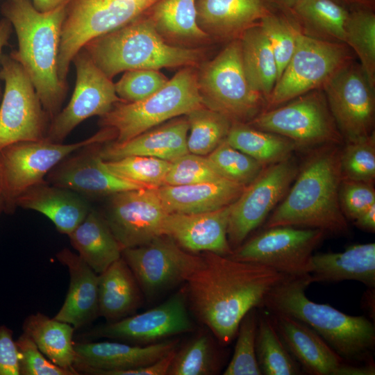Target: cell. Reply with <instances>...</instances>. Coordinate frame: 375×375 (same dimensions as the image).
Returning <instances> with one entry per match:
<instances>
[{"mask_svg":"<svg viewBox=\"0 0 375 375\" xmlns=\"http://www.w3.org/2000/svg\"><path fill=\"white\" fill-rule=\"evenodd\" d=\"M168 214L158 188H146L110 196L102 215L124 249L144 244L164 235Z\"/></svg>","mask_w":375,"mask_h":375,"instance_id":"18","label":"cell"},{"mask_svg":"<svg viewBox=\"0 0 375 375\" xmlns=\"http://www.w3.org/2000/svg\"><path fill=\"white\" fill-rule=\"evenodd\" d=\"M101 143H95L74 151L47 174L46 181L85 198L110 197L123 191L147 188L109 172L101 157Z\"/></svg>","mask_w":375,"mask_h":375,"instance_id":"21","label":"cell"},{"mask_svg":"<svg viewBox=\"0 0 375 375\" xmlns=\"http://www.w3.org/2000/svg\"><path fill=\"white\" fill-rule=\"evenodd\" d=\"M299 167L292 156L266 166L231 204L227 238L233 251L243 243L281 201L294 181Z\"/></svg>","mask_w":375,"mask_h":375,"instance_id":"15","label":"cell"},{"mask_svg":"<svg viewBox=\"0 0 375 375\" xmlns=\"http://www.w3.org/2000/svg\"><path fill=\"white\" fill-rule=\"evenodd\" d=\"M0 65V78L4 81L0 151L15 142L44 140L50 120L29 76L10 54L2 55Z\"/></svg>","mask_w":375,"mask_h":375,"instance_id":"12","label":"cell"},{"mask_svg":"<svg viewBox=\"0 0 375 375\" xmlns=\"http://www.w3.org/2000/svg\"><path fill=\"white\" fill-rule=\"evenodd\" d=\"M283 343L305 372L312 375H374V362L363 365L347 361L320 335L290 316L271 312Z\"/></svg>","mask_w":375,"mask_h":375,"instance_id":"20","label":"cell"},{"mask_svg":"<svg viewBox=\"0 0 375 375\" xmlns=\"http://www.w3.org/2000/svg\"><path fill=\"white\" fill-rule=\"evenodd\" d=\"M300 0H269L272 7L281 12H287Z\"/></svg>","mask_w":375,"mask_h":375,"instance_id":"55","label":"cell"},{"mask_svg":"<svg viewBox=\"0 0 375 375\" xmlns=\"http://www.w3.org/2000/svg\"><path fill=\"white\" fill-rule=\"evenodd\" d=\"M192 329L193 325L183 290L155 308L97 326L85 333L84 336L115 339L146 345L190 332Z\"/></svg>","mask_w":375,"mask_h":375,"instance_id":"19","label":"cell"},{"mask_svg":"<svg viewBox=\"0 0 375 375\" xmlns=\"http://www.w3.org/2000/svg\"><path fill=\"white\" fill-rule=\"evenodd\" d=\"M339 201L347 219L354 221L375 203L373 184L342 179L339 188Z\"/></svg>","mask_w":375,"mask_h":375,"instance_id":"49","label":"cell"},{"mask_svg":"<svg viewBox=\"0 0 375 375\" xmlns=\"http://www.w3.org/2000/svg\"><path fill=\"white\" fill-rule=\"evenodd\" d=\"M15 206L43 214L53 223L58 231L67 235L83 221L91 209L83 196L47 181L25 190L16 199Z\"/></svg>","mask_w":375,"mask_h":375,"instance_id":"27","label":"cell"},{"mask_svg":"<svg viewBox=\"0 0 375 375\" xmlns=\"http://www.w3.org/2000/svg\"><path fill=\"white\" fill-rule=\"evenodd\" d=\"M325 235L317 228H267L242 243L228 257L265 265L288 276H306L310 271L313 252Z\"/></svg>","mask_w":375,"mask_h":375,"instance_id":"13","label":"cell"},{"mask_svg":"<svg viewBox=\"0 0 375 375\" xmlns=\"http://www.w3.org/2000/svg\"><path fill=\"white\" fill-rule=\"evenodd\" d=\"M22 330L49 360L60 367L76 372L74 369L75 328L71 324L37 312L24 319Z\"/></svg>","mask_w":375,"mask_h":375,"instance_id":"33","label":"cell"},{"mask_svg":"<svg viewBox=\"0 0 375 375\" xmlns=\"http://www.w3.org/2000/svg\"><path fill=\"white\" fill-rule=\"evenodd\" d=\"M12 26L10 22L6 18L0 21V62L2 57V50L8 44L12 33ZM1 79V78H0ZM2 91L0 84V99L2 97Z\"/></svg>","mask_w":375,"mask_h":375,"instance_id":"54","label":"cell"},{"mask_svg":"<svg viewBox=\"0 0 375 375\" xmlns=\"http://www.w3.org/2000/svg\"><path fill=\"white\" fill-rule=\"evenodd\" d=\"M221 178H224L206 156L188 152L172 162L163 185H192Z\"/></svg>","mask_w":375,"mask_h":375,"instance_id":"46","label":"cell"},{"mask_svg":"<svg viewBox=\"0 0 375 375\" xmlns=\"http://www.w3.org/2000/svg\"><path fill=\"white\" fill-rule=\"evenodd\" d=\"M202 104L233 123H249L265 110L266 100L253 90L244 71L240 41L231 40L197 74Z\"/></svg>","mask_w":375,"mask_h":375,"instance_id":"7","label":"cell"},{"mask_svg":"<svg viewBox=\"0 0 375 375\" xmlns=\"http://www.w3.org/2000/svg\"><path fill=\"white\" fill-rule=\"evenodd\" d=\"M176 349L158 360L149 365L121 371L115 375H165L167 374Z\"/></svg>","mask_w":375,"mask_h":375,"instance_id":"51","label":"cell"},{"mask_svg":"<svg viewBox=\"0 0 375 375\" xmlns=\"http://www.w3.org/2000/svg\"><path fill=\"white\" fill-rule=\"evenodd\" d=\"M56 257L67 268L69 285L65 301L53 317L80 329L99 316V274L67 248L58 251Z\"/></svg>","mask_w":375,"mask_h":375,"instance_id":"25","label":"cell"},{"mask_svg":"<svg viewBox=\"0 0 375 375\" xmlns=\"http://www.w3.org/2000/svg\"><path fill=\"white\" fill-rule=\"evenodd\" d=\"M12 331L0 326V375H20L19 356Z\"/></svg>","mask_w":375,"mask_h":375,"instance_id":"50","label":"cell"},{"mask_svg":"<svg viewBox=\"0 0 375 375\" xmlns=\"http://www.w3.org/2000/svg\"><path fill=\"white\" fill-rule=\"evenodd\" d=\"M242 61L251 88L267 100L278 78V68L270 44L259 24L240 36Z\"/></svg>","mask_w":375,"mask_h":375,"instance_id":"34","label":"cell"},{"mask_svg":"<svg viewBox=\"0 0 375 375\" xmlns=\"http://www.w3.org/2000/svg\"><path fill=\"white\" fill-rule=\"evenodd\" d=\"M346 280L357 281L374 288V243L353 244L342 252L313 253L308 274L310 284Z\"/></svg>","mask_w":375,"mask_h":375,"instance_id":"29","label":"cell"},{"mask_svg":"<svg viewBox=\"0 0 375 375\" xmlns=\"http://www.w3.org/2000/svg\"><path fill=\"white\" fill-rule=\"evenodd\" d=\"M67 6L42 12L31 0H6L1 6V13L17 38L18 48L10 55L29 76L50 122L61 110L67 90L57 67Z\"/></svg>","mask_w":375,"mask_h":375,"instance_id":"3","label":"cell"},{"mask_svg":"<svg viewBox=\"0 0 375 375\" xmlns=\"http://www.w3.org/2000/svg\"><path fill=\"white\" fill-rule=\"evenodd\" d=\"M285 13L304 35L344 43L345 25L349 10L341 0H300Z\"/></svg>","mask_w":375,"mask_h":375,"instance_id":"32","label":"cell"},{"mask_svg":"<svg viewBox=\"0 0 375 375\" xmlns=\"http://www.w3.org/2000/svg\"><path fill=\"white\" fill-rule=\"evenodd\" d=\"M158 0H75L67 6L58 54V74L66 83L73 58L90 40L143 16Z\"/></svg>","mask_w":375,"mask_h":375,"instance_id":"9","label":"cell"},{"mask_svg":"<svg viewBox=\"0 0 375 375\" xmlns=\"http://www.w3.org/2000/svg\"><path fill=\"white\" fill-rule=\"evenodd\" d=\"M258 313L249 310L241 320L234 353L224 370V375H261L256 352Z\"/></svg>","mask_w":375,"mask_h":375,"instance_id":"44","label":"cell"},{"mask_svg":"<svg viewBox=\"0 0 375 375\" xmlns=\"http://www.w3.org/2000/svg\"><path fill=\"white\" fill-rule=\"evenodd\" d=\"M5 210V201L0 190V213Z\"/></svg>","mask_w":375,"mask_h":375,"instance_id":"56","label":"cell"},{"mask_svg":"<svg viewBox=\"0 0 375 375\" xmlns=\"http://www.w3.org/2000/svg\"><path fill=\"white\" fill-rule=\"evenodd\" d=\"M142 292L127 263L121 257L99 274V314L108 322L135 314Z\"/></svg>","mask_w":375,"mask_h":375,"instance_id":"30","label":"cell"},{"mask_svg":"<svg viewBox=\"0 0 375 375\" xmlns=\"http://www.w3.org/2000/svg\"><path fill=\"white\" fill-rule=\"evenodd\" d=\"M122 257L149 300L185 283L202 260L201 256L188 253L167 235L124 249Z\"/></svg>","mask_w":375,"mask_h":375,"instance_id":"14","label":"cell"},{"mask_svg":"<svg viewBox=\"0 0 375 375\" xmlns=\"http://www.w3.org/2000/svg\"><path fill=\"white\" fill-rule=\"evenodd\" d=\"M374 89L360 65L351 61L324 85L322 90L345 143L363 139L374 132Z\"/></svg>","mask_w":375,"mask_h":375,"instance_id":"17","label":"cell"},{"mask_svg":"<svg viewBox=\"0 0 375 375\" xmlns=\"http://www.w3.org/2000/svg\"><path fill=\"white\" fill-rule=\"evenodd\" d=\"M115 138L112 129L102 127L91 137L74 143H58L44 139L18 142L3 148L0 151V190L5 201V210L12 212L15 200L22 193L46 182L47 174L74 151Z\"/></svg>","mask_w":375,"mask_h":375,"instance_id":"8","label":"cell"},{"mask_svg":"<svg viewBox=\"0 0 375 375\" xmlns=\"http://www.w3.org/2000/svg\"><path fill=\"white\" fill-rule=\"evenodd\" d=\"M178 340L146 344L117 342H75L74 369L80 374L115 375L154 362L177 349Z\"/></svg>","mask_w":375,"mask_h":375,"instance_id":"22","label":"cell"},{"mask_svg":"<svg viewBox=\"0 0 375 375\" xmlns=\"http://www.w3.org/2000/svg\"><path fill=\"white\" fill-rule=\"evenodd\" d=\"M75 0H31L34 7L42 12L53 10L59 7L68 6Z\"/></svg>","mask_w":375,"mask_h":375,"instance_id":"53","label":"cell"},{"mask_svg":"<svg viewBox=\"0 0 375 375\" xmlns=\"http://www.w3.org/2000/svg\"><path fill=\"white\" fill-rule=\"evenodd\" d=\"M226 140L265 167L286 159L297 149L290 139L247 123H232Z\"/></svg>","mask_w":375,"mask_h":375,"instance_id":"36","label":"cell"},{"mask_svg":"<svg viewBox=\"0 0 375 375\" xmlns=\"http://www.w3.org/2000/svg\"><path fill=\"white\" fill-rule=\"evenodd\" d=\"M356 226L363 231L374 233L375 231V203L372 204L354 221Z\"/></svg>","mask_w":375,"mask_h":375,"instance_id":"52","label":"cell"},{"mask_svg":"<svg viewBox=\"0 0 375 375\" xmlns=\"http://www.w3.org/2000/svg\"><path fill=\"white\" fill-rule=\"evenodd\" d=\"M247 124L290 139L297 149L344 142L322 89L265 110Z\"/></svg>","mask_w":375,"mask_h":375,"instance_id":"10","label":"cell"},{"mask_svg":"<svg viewBox=\"0 0 375 375\" xmlns=\"http://www.w3.org/2000/svg\"><path fill=\"white\" fill-rule=\"evenodd\" d=\"M342 179L374 184L375 179V133L345 143L340 153Z\"/></svg>","mask_w":375,"mask_h":375,"instance_id":"45","label":"cell"},{"mask_svg":"<svg viewBox=\"0 0 375 375\" xmlns=\"http://www.w3.org/2000/svg\"><path fill=\"white\" fill-rule=\"evenodd\" d=\"M82 49L110 79L132 69L193 67L202 58L199 49L174 46L158 32L148 17L88 42Z\"/></svg>","mask_w":375,"mask_h":375,"instance_id":"5","label":"cell"},{"mask_svg":"<svg viewBox=\"0 0 375 375\" xmlns=\"http://www.w3.org/2000/svg\"><path fill=\"white\" fill-rule=\"evenodd\" d=\"M186 115L190 133L187 147L189 153L206 156L226 138L232 122L222 113L203 105Z\"/></svg>","mask_w":375,"mask_h":375,"instance_id":"38","label":"cell"},{"mask_svg":"<svg viewBox=\"0 0 375 375\" xmlns=\"http://www.w3.org/2000/svg\"><path fill=\"white\" fill-rule=\"evenodd\" d=\"M76 83L68 104L51 120L45 140L61 143L84 120L107 114L118 102L115 84L81 49L72 60Z\"/></svg>","mask_w":375,"mask_h":375,"instance_id":"16","label":"cell"},{"mask_svg":"<svg viewBox=\"0 0 375 375\" xmlns=\"http://www.w3.org/2000/svg\"><path fill=\"white\" fill-rule=\"evenodd\" d=\"M168 78L156 69L126 71L115 84L117 96L125 102L144 100L162 88Z\"/></svg>","mask_w":375,"mask_h":375,"instance_id":"47","label":"cell"},{"mask_svg":"<svg viewBox=\"0 0 375 375\" xmlns=\"http://www.w3.org/2000/svg\"><path fill=\"white\" fill-rule=\"evenodd\" d=\"M197 0H158L149 10V17L167 41L183 44L210 40L197 21Z\"/></svg>","mask_w":375,"mask_h":375,"instance_id":"35","label":"cell"},{"mask_svg":"<svg viewBox=\"0 0 375 375\" xmlns=\"http://www.w3.org/2000/svg\"><path fill=\"white\" fill-rule=\"evenodd\" d=\"M259 25L273 51L278 68V80L293 55L300 31L289 15L276 10L262 17Z\"/></svg>","mask_w":375,"mask_h":375,"instance_id":"43","label":"cell"},{"mask_svg":"<svg viewBox=\"0 0 375 375\" xmlns=\"http://www.w3.org/2000/svg\"><path fill=\"white\" fill-rule=\"evenodd\" d=\"M199 267L185 283L187 303L214 334L228 344L241 320L262 307L271 290L287 276L265 265L204 252Z\"/></svg>","mask_w":375,"mask_h":375,"instance_id":"1","label":"cell"},{"mask_svg":"<svg viewBox=\"0 0 375 375\" xmlns=\"http://www.w3.org/2000/svg\"><path fill=\"white\" fill-rule=\"evenodd\" d=\"M197 21L209 37L233 40L276 10L269 0H197Z\"/></svg>","mask_w":375,"mask_h":375,"instance_id":"24","label":"cell"},{"mask_svg":"<svg viewBox=\"0 0 375 375\" xmlns=\"http://www.w3.org/2000/svg\"><path fill=\"white\" fill-rule=\"evenodd\" d=\"M256 352L262 374L297 375L301 367L288 351L267 313L258 315Z\"/></svg>","mask_w":375,"mask_h":375,"instance_id":"37","label":"cell"},{"mask_svg":"<svg viewBox=\"0 0 375 375\" xmlns=\"http://www.w3.org/2000/svg\"><path fill=\"white\" fill-rule=\"evenodd\" d=\"M344 43L353 49L369 83L375 88V14L374 10L356 8L349 11Z\"/></svg>","mask_w":375,"mask_h":375,"instance_id":"39","label":"cell"},{"mask_svg":"<svg viewBox=\"0 0 375 375\" xmlns=\"http://www.w3.org/2000/svg\"><path fill=\"white\" fill-rule=\"evenodd\" d=\"M188 131L186 117L176 119L127 141L113 142L101 147V157L108 161L131 156H142L173 162L188 153Z\"/></svg>","mask_w":375,"mask_h":375,"instance_id":"26","label":"cell"},{"mask_svg":"<svg viewBox=\"0 0 375 375\" xmlns=\"http://www.w3.org/2000/svg\"><path fill=\"white\" fill-rule=\"evenodd\" d=\"M171 163L165 160L142 156L103 160L105 167L115 176L153 188H158L164 185Z\"/></svg>","mask_w":375,"mask_h":375,"instance_id":"40","label":"cell"},{"mask_svg":"<svg viewBox=\"0 0 375 375\" xmlns=\"http://www.w3.org/2000/svg\"><path fill=\"white\" fill-rule=\"evenodd\" d=\"M348 47L345 43L314 38L299 31L293 55L268 97L265 110L322 90L339 69L351 61Z\"/></svg>","mask_w":375,"mask_h":375,"instance_id":"11","label":"cell"},{"mask_svg":"<svg viewBox=\"0 0 375 375\" xmlns=\"http://www.w3.org/2000/svg\"><path fill=\"white\" fill-rule=\"evenodd\" d=\"M206 157L222 178L245 186L251 183L265 167L231 146L226 139Z\"/></svg>","mask_w":375,"mask_h":375,"instance_id":"42","label":"cell"},{"mask_svg":"<svg viewBox=\"0 0 375 375\" xmlns=\"http://www.w3.org/2000/svg\"><path fill=\"white\" fill-rule=\"evenodd\" d=\"M247 186L226 178L185 185H163L158 192L169 213L197 214L234 203Z\"/></svg>","mask_w":375,"mask_h":375,"instance_id":"28","label":"cell"},{"mask_svg":"<svg viewBox=\"0 0 375 375\" xmlns=\"http://www.w3.org/2000/svg\"><path fill=\"white\" fill-rule=\"evenodd\" d=\"M201 106L197 73L193 67H185L151 97L117 103L101 117L99 124L114 131V142H123Z\"/></svg>","mask_w":375,"mask_h":375,"instance_id":"6","label":"cell"},{"mask_svg":"<svg viewBox=\"0 0 375 375\" xmlns=\"http://www.w3.org/2000/svg\"><path fill=\"white\" fill-rule=\"evenodd\" d=\"M340 153L337 144L308 150L294 181L265 228L290 226L336 235L348 233L347 219L339 201Z\"/></svg>","mask_w":375,"mask_h":375,"instance_id":"2","label":"cell"},{"mask_svg":"<svg viewBox=\"0 0 375 375\" xmlns=\"http://www.w3.org/2000/svg\"><path fill=\"white\" fill-rule=\"evenodd\" d=\"M78 256L98 274L122 257V248L101 213L90 209L68 235Z\"/></svg>","mask_w":375,"mask_h":375,"instance_id":"31","label":"cell"},{"mask_svg":"<svg viewBox=\"0 0 375 375\" xmlns=\"http://www.w3.org/2000/svg\"><path fill=\"white\" fill-rule=\"evenodd\" d=\"M217 358L210 337L199 334L176 351L168 375H209L215 372Z\"/></svg>","mask_w":375,"mask_h":375,"instance_id":"41","label":"cell"},{"mask_svg":"<svg viewBox=\"0 0 375 375\" xmlns=\"http://www.w3.org/2000/svg\"><path fill=\"white\" fill-rule=\"evenodd\" d=\"M19 356L20 375H78L49 360L26 333L16 340Z\"/></svg>","mask_w":375,"mask_h":375,"instance_id":"48","label":"cell"},{"mask_svg":"<svg viewBox=\"0 0 375 375\" xmlns=\"http://www.w3.org/2000/svg\"><path fill=\"white\" fill-rule=\"evenodd\" d=\"M308 275L286 276L266 297L262 307L284 314L314 330L342 358L352 363L373 360L374 323L364 316L347 315L328 304L315 303L306 295Z\"/></svg>","mask_w":375,"mask_h":375,"instance_id":"4","label":"cell"},{"mask_svg":"<svg viewBox=\"0 0 375 375\" xmlns=\"http://www.w3.org/2000/svg\"><path fill=\"white\" fill-rule=\"evenodd\" d=\"M231 208V204L203 213H169L164 235L192 253L212 252L229 256L233 253L227 238Z\"/></svg>","mask_w":375,"mask_h":375,"instance_id":"23","label":"cell"}]
</instances>
